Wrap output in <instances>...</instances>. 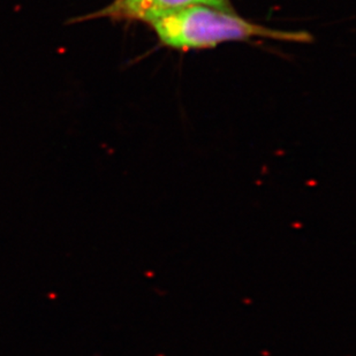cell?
<instances>
[{
    "instance_id": "obj_1",
    "label": "cell",
    "mask_w": 356,
    "mask_h": 356,
    "mask_svg": "<svg viewBox=\"0 0 356 356\" xmlns=\"http://www.w3.org/2000/svg\"><path fill=\"white\" fill-rule=\"evenodd\" d=\"M157 38L166 47L179 50H195L217 47L232 40L269 38L284 42H310L309 34L302 31L271 29L254 24L233 14L231 10L217 7H186L164 14L150 21Z\"/></svg>"
},
{
    "instance_id": "obj_2",
    "label": "cell",
    "mask_w": 356,
    "mask_h": 356,
    "mask_svg": "<svg viewBox=\"0 0 356 356\" xmlns=\"http://www.w3.org/2000/svg\"><path fill=\"white\" fill-rule=\"evenodd\" d=\"M197 5L229 10V0H113L108 6L83 19L108 17L115 21L135 20L149 24L164 14Z\"/></svg>"
}]
</instances>
